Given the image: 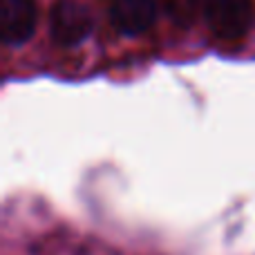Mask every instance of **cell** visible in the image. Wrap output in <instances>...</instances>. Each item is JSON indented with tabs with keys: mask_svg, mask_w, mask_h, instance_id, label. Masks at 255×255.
<instances>
[{
	"mask_svg": "<svg viewBox=\"0 0 255 255\" xmlns=\"http://www.w3.org/2000/svg\"><path fill=\"white\" fill-rule=\"evenodd\" d=\"M36 29L34 0H0V36L7 45H22Z\"/></svg>",
	"mask_w": 255,
	"mask_h": 255,
	"instance_id": "3",
	"label": "cell"
},
{
	"mask_svg": "<svg viewBox=\"0 0 255 255\" xmlns=\"http://www.w3.org/2000/svg\"><path fill=\"white\" fill-rule=\"evenodd\" d=\"M92 31V13L79 0H58L49 11V34L63 47L83 43Z\"/></svg>",
	"mask_w": 255,
	"mask_h": 255,
	"instance_id": "2",
	"label": "cell"
},
{
	"mask_svg": "<svg viewBox=\"0 0 255 255\" xmlns=\"http://www.w3.org/2000/svg\"><path fill=\"white\" fill-rule=\"evenodd\" d=\"M110 20L124 36H139L157 20V0H110Z\"/></svg>",
	"mask_w": 255,
	"mask_h": 255,
	"instance_id": "4",
	"label": "cell"
},
{
	"mask_svg": "<svg viewBox=\"0 0 255 255\" xmlns=\"http://www.w3.org/2000/svg\"><path fill=\"white\" fill-rule=\"evenodd\" d=\"M204 20L220 40H240L253 25L251 0H204Z\"/></svg>",
	"mask_w": 255,
	"mask_h": 255,
	"instance_id": "1",
	"label": "cell"
},
{
	"mask_svg": "<svg viewBox=\"0 0 255 255\" xmlns=\"http://www.w3.org/2000/svg\"><path fill=\"white\" fill-rule=\"evenodd\" d=\"M161 7L172 20L186 27L204 13V0H161Z\"/></svg>",
	"mask_w": 255,
	"mask_h": 255,
	"instance_id": "5",
	"label": "cell"
}]
</instances>
